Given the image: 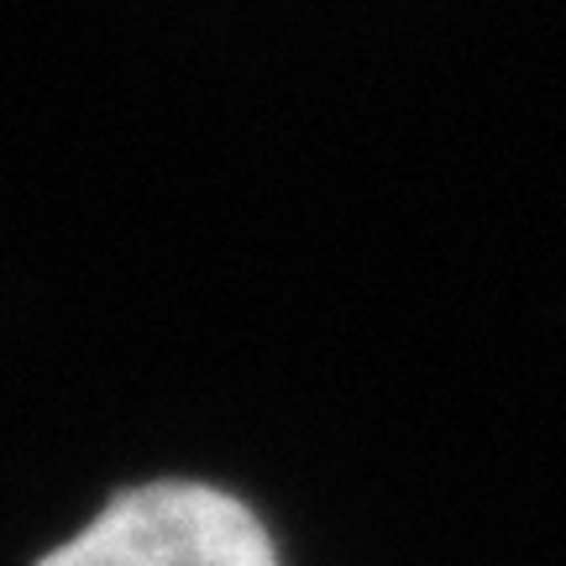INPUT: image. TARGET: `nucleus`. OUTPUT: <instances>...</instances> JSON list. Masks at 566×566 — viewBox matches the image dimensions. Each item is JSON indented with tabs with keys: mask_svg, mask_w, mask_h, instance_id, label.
<instances>
[{
	"mask_svg": "<svg viewBox=\"0 0 566 566\" xmlns=\"http://www.w3.org/2000/svg\"><path fill=\"white\" fill-rule=\"evenodd\" d=\"M38 566H279L258 514L205 483H153Z\"/></svg>",
	"mask_w": 566,
	"mask_h": 566,
	"instance_id": "f257e3e1",
	"label": "nucleus"
}]
</instances>
